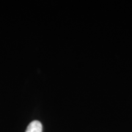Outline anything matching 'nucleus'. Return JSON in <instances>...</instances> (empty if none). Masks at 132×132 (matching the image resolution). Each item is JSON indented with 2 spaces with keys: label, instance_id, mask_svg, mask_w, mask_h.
<instances>
[{
  "label": "nucleus",
  "instance_id": "f257e3e1",
  "mask_svg": "<svg viewBox=\"0 0 132 132\" xmlns=\"http://www.w3.org/2000/svg\"><path fill=\"white\" fill-rule=\"evenodd\" d=\"M25 132H43L42 124L38 120H34L29 124Z\"/></svg>",
  "mask_w": 132,
  "mask_h": 132
}]
</instances>
